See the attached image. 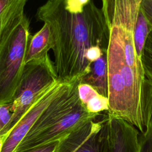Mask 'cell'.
Here are the masks:
<instances>
[{"instance_id":"obj_1","label":"cell","mask_w":152,"mask_h":152,"mask_svg":"<svg viewBox=\"0 0 152 152\" xmlns=\"http://www.w3.org/2000/svg\"><path fill=\"white\" fill-rule=\"evenodd\" d=\"M142 0H102L109 29L108 115L144 132L152 116V81L136 52L134 32Z\"/></svg>"},{"instance_id":"obj_2","label":"cell","mask_w":152,"mask_h":152,"mask_svg":"<svg viewBox=\"0 0 152 152\" xmlns=\"http://www.w3.org/2000/svg\"><path fill=\"white\" fill-rule=\"evenodd\" d=\"M37 19L50 26L53 40L52 50L59 81L70 83L80 80L90 71L87 51L99 46L106 52L109 29L103 11L93 0L81 13H71L64 0H48L40 6Z\"/></svg>"},{"instance_id":"obj_3","label":"cell","mask_w":152,"mask_h":152,"mask_svg":"<svg viewBox=\"0 0 152 152\" xmlns=\"http://www.w3.org/2000/svg\"><path fill=\"white\" fill-rule=\"evenodd\" d=\"M30 22L24 11L6 24L0 42V104L12 102L20 83L27 47Z\"/></svg>"},{"instance_id":"obj_4","label":"cell","mask_w":152,"mask_h":152,"mask_svg":"<svg viewBox=\"0 0 152 152\" xmlns=\"http://www.w3.org/2000/svg\"><path fill=\"white\" fill-rule=\"evenodd\" d=\"M59 81L54 63L49 55L41 59L26 63L12 102V118L8 124L0 132V135L5 136L7 139L35 100Z\"/></svg>"},{"instance_id":"obj_5","label":"cell","mask_w":152,"mask_h":152,"mask_svg":"<svg viewBox=\"0 0 152 152\" xmlns=\"http://www.w3.org/2000/svg\"><path fill=\"white\" fill-rule=\"evenodd\" d=\"M109 120L107 112L88 121L59 140L55 152H106Z\"/></svg>"},{"instance_id":"obj_6","label":"cell","mask_w":152,"mask_h":152,"mask_svg":"<svg viewBox=\"0 0 152 152\" xmlns=\"http://www.w3.org/2000/svg\"><path fill=\"white\" fill-rule=\"evenodd\" d=\"M100 114L89 113L80 102L71 111L61 118L52 126L40 134L25 146L15 150L14 152H27L46 144L59 141Z\"/></svg>"},{"instance_id":"obj_7","label":"cell","mask_w":152,"mask_h":152,"mask_svg":"<svg viewBox=\"0 0 152 152\" xmlns=\"http://www.w3.org/2000/svg\"><path fill=\"white\" fill-rule=\"evenodd\" d=\"M66 83L58 81L35 100L8 135L2 152H14L43 110L61 92Z\"/></svg>"},{"instance_id":"obj_8","label":"cell","mask_w":152,"mask_h":152,"mask_svg":"<svg viewBox=\"0 0 152 152\" xmlns=\"http://www.w3.org/2000/svg\"><path fill=\"white\" fill-rule=\"evenodd\" d=\"M109 118V142L106 152H139L138 130L122 119Z\"/></svg>"},{"instance_id":"obj_9","label":"cell","mask_w":152,"mask_h":152,"mask_svg":"<svg viewBox=\"0 0 152 152\" xmlns=\"http://www.w3.org/2000/svg\"><path fill=\"white\" fill-rule=\"evenodd\" d=\"M53 45L51 28L48 23H44L42 28L31 37L26 56L25 64L37 61L48 55V51Z\"/></svg>"},{"instance_id":"obj_10","label":"cell","mask_w":152,"mask_h":152,"mask_svg":"<svg viewBox=\"0 0 152 152\" xmlns=\"http://www.w3.org/2000/svg\"><path fill=\"white\" fill-rule=\"evenodd\" d=\"M79 83L91 86L99 94L107 97L108 72L106 52L91 64L89 72L79 80Z\"/></svg>"},{"instance_id":"obj_11","label":"cell","mask_w":152,"mask_h":152,"mask_svg":"<svg viewBox=\"0 0 152 152\" xmlns=\"http://www.w3.org/2000/svg\"><path fill=\"white\" fill-rule=\"evenodd\" d=\"M78 94L82 105L89 113L100 114L108 112V98L99 94L91 86L79 83Z\"/></svg>"},{"instance_id":"obj_12","label":"cell","mask_w":152,"mask_h":152,"mask_svg":"<svg viewBox=\"0 0 152 152\" xmlns=\"http://www.w3.org/2000/svg\"><path fill=\"white\" fill-rule=\"evenodd\" d=\"M151 30L152 27L148 23L140 7L134 32L135 48L137 54L140 59H141L145 40Z\"/></svg>"},{"instance_id":"obj_13","label":"cell","mask_w":152,"mask_h":152,"mask_svg":"<svg viewBox=\"0 0 152 152\" xmlns=\"http://www.w3.org/2000/svg\"><path fill=\"white\" fill-rule=\"evenodd\" d=\"M141 62L145 76L152 81V30L145 40L141 56Z\"/></svg>"},{"instance_id":"obj_14","label":"cell","mask_w":152,"mask_h":152,"mask_svg":"<svg viewBox=\"0 0 152 152\" xmlns=\"http://www.w3.org/2000/svg\"><path fill=\"white\" fill-rule=\"evenodd\" d=\"M27 0H0V20L24 8Z\"/></svg>"},{"instance_id":"obj_15","label":"cell","mask_w":152,"mask_h":152,"mask_svg":"<svg viewBox=\"0 0 152 152\" xmlns=\"http://www.w3.org/2000/svg\"><path fill=\"white\" fill-rule=\"evenodd\" d=\"M139 152H152V134L147 128L139 135Z\"/></svg>"},{"instance_id":"obj_16","label":"cell","mask_w":152,"mask_h":152,"mask_svg":"<svg viewBox=\"0 0 152 152\" xmlns=\"http://www.w3.org/2000/svg\"><path fill=\"white\" fill-rule=\"evenodd\" d=\"M12 102L5 104H0V132L10 122L12 116Z\"/></svg>"},{"instance_id":"obj_17","label":"cell","mask_w":152,"mask_h":152,"mask_svg":"<svg viewBox=\"0 0 152 152\" xmlns=\"http://www.w3.org/2000/svg\"><path fill=\"white\" fill-rule=\"evenodd\" d=\"M91 0H64L65 9L71 13H81Z\"/></svg>"},{"instance_id":"obj_18","label":"cell","mask_w":152,"mask_h":152,"mask_svg":"<svg viewBox=\"0 0 152 152\" xmlns=\"http://www.w3.org/2000/svg\"><path fill=\"white\" fill-rule=\"evenodd\" d=\"M104 53H106V52H104L99 46H93L87 51L86 58L87 61L91 64L99 59Z\"/></svg>"},{"instance_id":"obj_19","label":"cell","mask_w":152,"mask_h":152,"mask_svg":"<svg viewBox=\"0 0 152 152\" xmlns=\"http://www.w3.org/2000/svg\"><path fill=\"white\" fill-rule=\"evenodd\" d=\"M141 9L148 23L152 27V0H142Z\"/></svg>"},{"instance_id":"obj_20","label":"cell","mask_w":152,"mask_h":152,"mask_svg":"<svg viewBox=\"0 0 152 152\" xmlns=\"http://www.w3.org/2000/svg\"><path fill=\"white\" fill-rule=\"evenodd\" d=\"M58 141L46 144L43 147L29 150L27 152H54L58 146Z\"/></svg>"},{"instance_id":"obj_21","label":"cell","mask_w":152,"mask_h":152,"mask_svg":"<svg viewBox=\"0 0 152 152\" xmlns=\"http://www.w3.org/2000/svg\"><path fill=\"white\" fill-rule=\"evenodd\" d=\"M24 11V9H22L21 10H19L17 12H15L14 14L8 16V17H7L3 19H1L0 20V42L1 41V39H2V35H3V33H4V28L6 26V24H7V23L13 17H14L15 16H16L17 14H20V12Z\"/></svg>"},{"instance_id":"obj_22","label":"cell","mask_w":152,"mask_h":152,"mask_svg":"<svg viewBox=\"0 0 152 152\" xmlns=\"http://www.w3.org/2000/svg\"><path fill=\"white\" fill-rule=\"evenodd\" d=\"M6 140V137L4 135H0V152H2L4 144Z\"/></svg>"},{"instance_id":"obj_23","label":"cell","mask_w":152,"mask_h":152,"mask_svg":"<svg viewBox=\"0 0 152 152\" xmlns=\"http://www.w3.org/2000/svg\"><path fill=\"white\" fill-rule=\"evenodd\" d=\"M147 128L150 131V132H151V134H152V116H151V119H150V122H149V124H148V126H147Z\"/></svg>"},{"instance_id":"obj_24","label":"cell","mask_w":152,"mask_h":152,"mask_svg":"<svg viewBox=\"0 0 152 152\" xmlns=\"http://www.w3.org/2000/svg\"><path fill=\"white\" fill-rule=\"evenodd\" d=\"M54 152H55V151H54Z\"/></svg>"}]
</instances>
